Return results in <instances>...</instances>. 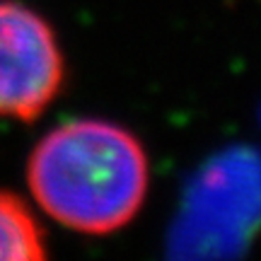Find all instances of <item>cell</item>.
<instances>
[{"label":"cell","mask_w":261,"mask_h":261,"mask_svg":"<svg viewBox=\"0 0 261 261\" xmlns=\"http://www.w3.org/2000/svg\"><path fill=\"white\" fill-rule=\"evenodd\" d=\"M37 205L80 234H112L148 198L150 160L128 128L104 119H73L51 128L27 162Z\"/></svg>","instance_id":"cell-1"},{"label":"cell","mask_w":261,"mask_h":261,"mask_svg":"<svg viewBox=\"0 0 261 261\" xmlns=\"http://www.w3.org/2000/svg\"><path fill=\"white\" fill-rule=\"evenodd\" d=\"M63 80V51L48 19L19 0H0V119H39Z\"/></svg>","instance_id":"cell-2"},{"label":"cell","mask_w":261,"mask_h":261,"mask_svg":"<svg viewBox=\"0 0 261 261\" xmlns=\"http://www.w3.org/2000/svg\"><path fill=\"white\" fill-rule=\"evenodd\" d=\"M0 261H48L44 234L19 196L0 189Z\"/></svg>","instance_id":"cell-3"}]
</instances>
